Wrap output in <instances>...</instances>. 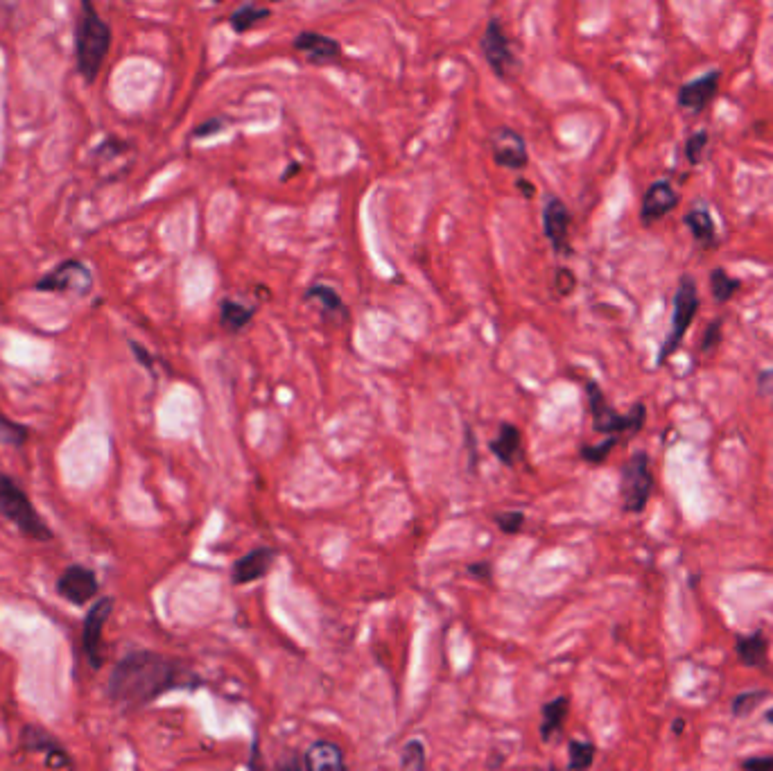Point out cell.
Wrapping results in <instances>:
<instances>
[{"label": "cell", "instance_id": "6da1fadb", "mask_svg": "<svg viewBox=\"0 0 773 771\" xmlns=\"http://www.w3.org/2000/svg\"><path fill=\"white\" fill-rule=\"evenodd\" d=\"M184 686V670L172 658L156 652H132L116 663L107 695L125 708L152 704L172 688Z\"/></svg>", "mask_w": 773, "mask_h": 771}, {"label": "cell", "instance_id": "7a4b0ae2", "mask_svg": "<svg viewBox=\"0 0 773 771\" xmlns=\"http://www.w3.org/2000/svg\"><path fill=\"white\" fill-rule=\"evenodd\" d=\"M111 48V28L100 19L93 3L84 0L80 5V19L75 25V59L82 77L89 84L98 80L104 59Z\"/></svg>", "mask_w": 773, "mask_h": 771}, {"label": "cell", "instance_id": "3957f363", "mask_svg": "<svg viewBox=\"0 0 773 771\" xmlns=\"http://www.w3.org/2000/svg\"><path fill=\"white\" fill-rule=\"evenodd\" d=\"M0 516L28 539L43 543L52 539V530L34 509L28 493L3 471H0Z\"/></svg>", "mask_w": 773, "mask_h": 771}, {"label": "cell", "instance_id": "277c9868", "mask_svg": "<svg viewBox=\"0 0 773 771\" xmlns=\"http://www.w3.org/2000/svg\"><path fill=\"white\" fill-rule=\"evenodd\" d=\"M586 394L590 405V417H593V428L595 432H599V435L618 437L622 432L636 435V432H640L642 426H645L647 421L645 403H636L627 414H620L615 407H611L609 401H606L602 387L593 383V380H588L586 383Z\"/></svg>", "mask_w": 773, "mask_h": 771}, {"label": "cell", "instance_id": "5b68a950", "mask_svg": "<svg viewBox=\"0 0 773 771\" xmlns=\"http://www.w3.org/2000/svg\"><path fill=\"white\" fill-rule=\"evenodd\" d=\"M699 306H701V297H699L697 281H694L690 274H683L681 281H679V288H676V294H674L672 326H670V331H667L665 342L658 351L656 367H663L665 362L672 358L674 351L679 349L685 333L690 331L694 317H697V313H699Z\"/></svg>", "mask_w": 773, "mask_h": 771}, {"label": "cell", "instance_id": "8992f818", "mask_svg": "<svg viewBox=\"0 0 773 771\" xmlns=\"http://www.w3.org/2000/svg\"><path fill=\"white\" fill-rule=\"evenodd\" d=\"M651 491H654V473L647 453H633L622 466L620 496L622 507L629 514H642L647 509Z\"/></svg>", "mask_w": 773, "mask_h": 771}, {"label": "cell", "instance_id": "52a82bcc", "mask_svg": "<svg viewBox=\"0 0 773 771\" xmlns=\"http://www.w3.org/2000/svg\"><path fill=\"white\" fill-rule=\"evenodd\" d=\"M91 272L89 267L80 261H64L62 265H57L55 270L43 274L41 279L34 283V290L37 292H68V290H77V292H91Z\"/></svg>", "mask_w": 773, "mask_h": 771}, {"label": "cell", "instance_id": "ba28073f", "mask_svg": "<svg viewBox=\"0 0 773 771\" xmlns=\"http://www.w3.org/2000/svg\"><path fill=\"white\" fill-rule=\"evenodd\" d=\"M111 611H114V600H111V597H102V600H98L91 606L89 615H86L84 620L82 643H84L86 658H89V665L93 670H100L104 663L102 631H104V625H107Z\"/></svg>", "mask_w": 773, "mask_h": 771}, {"label": "cell", "instance_id": "9c48e42d", "mask_svg": "<svg viewBox=\"0 0 773 771\" xmlns=\"http://www.w3.org/2000/svg\"><path fill=\"white\" fill-rule=\"evenodd\" d=\"M98 577L86 566H68L57 579V593L75 606L89 604L98 595Z\"/></svg>", "mask_w": 773, "mask_h": 771}, {"label": "cell", "instance_id": "30bf717a", "mask_svg": "<svg viewBox=\"0 0 773 771\" xmlns=\"http://www.w3.org/2000/svg\"><path fill=\"white\" fill-rule=\"evenodd\" d=\"M719 82H722V71L712 68L706 75L697 77L688 84H683L679 89V107L683 111H690L692 116H699L703 109H706L715 95L719 91Z\"/></svg>", "mask_w": 773, "mask_h": 771}, {"label": "cell", "instance_id": "8fae6325", "mask_svg": "<svg viewBox=\"0 0 773 771\" xmlns=\"http://www.w3.org/2000/svg\"><path fill=\"white\" fill-rule=\"evenodd\" d=\"M491 152L495 163L509 170H523L529 161L523 136L509 127L495 129V134L491 136Z\"/></svg>", "mask_w": 773, "mask_h": 771}, {"label": "cell", "instance_id": "7c38bea8", "mask_svg": "<svg viewBox=\"0 0 773 771\" xmlns=\"http://www.w3.org/2000/svg\"><path fill=\"white\" fill-rule=\"evenodd\" d=\"M482 53L495 75L507 77L511 66H514V55H511V43L498 19H491L489 25H486V32L482 37Z\"/></svg>", "mask_w": 773, "mask_h": 771}, {"label": "cell", "instance_id": "4fadbf2b", "mask_svg": "<svg viewBox=\"0 0 773 771\" xmlns=\"http://www.w3.org/2000/svg\"><path fill=\"white\" fill-rule=\"evenodd\" d=\"M681 197L676 193L670 179H658L647 188L645 199L640 206V218L645 224H654L663 220L665 215H670L676 206H679Z\"/></svg>", "mask_w": 773, "mask_h": 771}, {"label": "cell", "instance_id": "5bb4252c", "mask_svg": "<svg viewBox=\"0 0 773 771\" xmlns=\"http://www.w3.org/2000/svg\"><path fill=\"white\" fill-rule=\"evenodd\" d=\"M543 229L557 254H563V256L570 254V242H568L570 213L559 197H547L545 209H543Z\"/></svg>", "mask_w": 773, "mask_h": 771}, {"label": "cell", "instance_id": "9a60e30c", "mask_svg": "<svg viewBox=\"0 0 773 771\" xmlns=\"http://www.w3.org/2000/svg\"><path fill=\"white\" fill-rule=\"evenodd\" d=\"M276 563V552L272 548H256L251 550L245 557H240L236 563H233L231 570V579L233 584H251L258 582L269 575V570Z\"/></svg>", "mask_w": 773, "mask_h": 771}, {"label": "cell", "instance_id": "2e32d148", "mask_svg": "<svg viewBox=\"0 0 773 771\" xmlns=\"http://www.w3.org/2000/svg\"><path fill=\"white\" fill-rule=\"evenodd\" d=\"M294 48L299 50V53L306 55L312 64H330V62H337L342 55V48L340 43H337L335 39L326 37V34H319V32H301L297 39H294Z\"/></svg>", "mask_w": 773, "mask_h": 771}, {"label": "cell", "instance_id": "e0dca14e", "mask_svg": "<svg viewBox=\"0 0 773 771\" xmlns=\"http://www.w3.org/2000/svg\"><path fill=\"white\" fill-rule=\"evenodd\" d=\"M21 744L28 751L46 753L52 765H68V762H71L66 749L59 744L55 735L48 733L46 729H41V726H25L21 733Z\"/></svg>", "mask_w": 773, "mask_h": 771}, {"label": "cell", "instance_id": "ac0fdd59", "mask_svg": "<svg viewBox=\"0 0 773 771\" xmlns=\"http://www.w3.org/2000/svg\"><path fill=\"white\" fill-rule=\"evenodd\" d=\"M683 222H685V227L690 229L694 240H697L703 249L717 245V224H715V218H712L708 206H703V204L692 206V209L685 213Z\"/></svg>", "mask_w": 773, "mask_h": 771}, {"label": "cell", "instance_id": "d6986e66", "mask_svg": "<svg viewBox=\"0 0 773 771\" xmlns=\"http://www.w3.org/2000/svg\"><path fill=\"white\" fill-rule=\"evenodd\" d=\"M306 771H346L342 749L326 740L315 742L306 751Z\"/></svg>", "mask_w": 773, "mask_h": 771}, {"label": "cell", "instance_id": "ffe728a7", "mask_svg": "<svg viewBox=\"0 0 773 771\" xmlns=\"http://www.w3.org/2000/svg\"><path fill=\"white\" fill-rule=\"evenodd\" d=\"M520 448H523L520 430L516 426H511V423H502L498 437L491 441V453L505 466H514L520 455Z\"/></svg>", "mask_w": 773, "mask_h": 771}, {"label": "cell", "instance_id": "44dd1931", "mask_svg": "<svg viewBox=\"0 0 773 771\" xmlns=\"http://www.w3.org/2000/svg\"><path fill=\"white\" fill-rule=\"evenodd\" d=\"M767 649L769 645L762 631L735 640V652L744 667H764V663H767Z\"/></svg>", "mask_w": 773, "mask_h": 771}, {"label": "cell", "instance_id": "7402d4cb", "mask_svg": "<svg viewBox=\"0 0 773 771\" xmlns=\"http://www.w3.org/2000/svg\"><path fill=\"white\" fill-rule=\"evenodd\" d=\"M256 315V308L242 306V303L233 301V299H224L220 303V322L222 328H227L229 333H240L251 319Z\"/></svg>", "mask_w": 773, "mask_h": 771}, {"label": "cell", "instance_id": "603a6c76", "mask_svg": "<svg viewBox=\"0 0 773 771\" xmlns=\"http://www.w3.org/2000/svg\"><path fill=\"white\" fill-rule=\"evenodd\" d=\"M568 710H570L568 697H557V699L547 701V704L543 706V724H541L543 740H550L554 733H559L563 729V724H566V717H568Z\"/></svg>", "mask_w": 773, "mask_h": 771}, {"label": "cell", "instance_id": "cb8c5ba5", "mask_svg": "<svg viewBox=\"0 0 773 771\" xmlns=\"http://www.w3.org/2000/svg\"><path fill=\"white\" fill-rule=\"evenodd\" d=\"M742 283L740 279H733L731 274H728L724 267H715V270L710 272V292H712V299H715L717 303H728L731 301L737 292H740Z\"/></svg>", "mask_w": 773, "mask_h": 771}, {"label": "cell", "instance_id": "d4e9b609", "mask_svg": "<svg viewBox=\"0 0 773 771\" xmlns=\"http://www.w3.org/2000/svg\"><path fill=\"white\" fill-rule=\"evenodd\" d=\"M306 297L321 301V306H324V313L330 315L333 319L335 317H342V319L349 317V310H346L342 297L333 288H326V285H312V288L306 292Z\"/></svg>", "mask_w": 773, "mask_h": 771}, {"label": "cell", "instance_id": "484cf974", "mask_svg": "<svg viewBox=\"0 0 773 771\" xmlns=\"http://www.w3.org/2000/svg\"><path fill=\"white\" fill-rule=\"evenodd\" d=\"M267 16H269L267 7H260V5H254V3H247V5H242L240 10H236V12L231 14L229 23H231V28L236 30V32H247V30L254 28L256 23H260L263 19H267Z\"/></svg>", "mask_w": 773, "mask_h": 771}, {"label": "cell", "instance_id": "4316f807", "mask_svg": "<svg viewBox=\"0 0 773 771\" xmlns=\"http://www.w3.org/2000/svg\"><path fill=\"white\" fill-rule=\"evenodd\" d=\"M595 744L584 740H570L568 744V767L572 771H586L595 762Z\"/></svg>", "mask_w": 773, "mask_h": 771}, {"label": "cell", "instance_id": "83f0119b", "mask_svg": "<svg viewBox=\"0 0 773 771\" xmlns=\"http://www.w3.org/2000/svg\"><path fill=\"white\" fill-rule=\"evenodd\" d=\"M401 765L405 771H425V744L421 740L405 742L401 753Z\"/></svg>", "mask_w": 773, "mask_h": 771}, {"label": "cell", "instance_id": "f1b7e54d", "mask_svg": "<svg viewBox=\"0 0 773 771\" xmlns=\"http://www.w3.org/2000/svg\"><path fill=\"white\" fill-rule=\"evenodd\" d=\"M706 145H708L706 129H699V132H692L688 138H685V159H688L690 166H699L703 159V152H706Z\"/></svg>", "mask_w": 773, "mask_h": 771}, {"label": "cell", "instance_id": "f546056e", "mask_svg": "<svg viewBox=\"0 0 773 771\" xmlns=\"http://www.w3.org/2000/svg\"><path fill=\"white\" fill-rule=\"evenodd\" d=\"M618 437H606L602 444H595V446H584L581 448V457L586 459V462L590 464H602L606 457L611 455V450L618 446Z\"/></svg>", "mask_w": 773, "mask_h": 771}, {"label": "cell", "instance_id": "4dcf8cb0", "mask_svg": "<svg viewBox=\"0 0 773 771\" xmlns=\"http://www.w3.org/2000/svg\"><path fill=\"white\" fill-rule=\"evenodd\" d=\"M764 697H767V692H742V695H737L733 699V715L735 717L751 715Z\"/></svg>", "mask_w": 773, "mask_h": 771}, {"label": "cell", "instance_id": "1f68e13d", "mask_svg": "<svg viewBox=\"0 0 773 771\" xmlns=\"http://www.w3.org/2000/svg\"><path fill=\"white\" fill-rule=\"evenodd\" d=\"M722 337H724V322L722 319H712V322L706 326V331H703L701 351L712 353L719 344H722Z\"/></svg>", "mask_w": 773, "mask_h": 771}, {"label": "cell", "instance_id": "d6a6232c", "mask_svg": "<svg viewBox=\"0 0 773 771\" xmlns=\"http://www.w3.org/2000/svg\"><path fill=\"white\" fill-rule=\"evenodd\" d=\"M493 521L505 534H518L525 525V514L523 511H505V514H495Z\"/></svg>", "mask_w": 773, "mask_h": 771}, {"label": "cell", "instance_id": "836d02e7", "mask_svg": "<svg viewBox=\"0 0 773 771\" xmlns=\"http://www.w3.org/2000/svg\"><path fill=\"white\" fill-rule=\"evenodd\" d=\"M744 771H773V756H753L742 762Z\"/></svg>", "mask_w": 773, "mask_h": 771}, {"label": "cell", "instance_id": "e575fe53", "mask_svg": "<svg viewBox=\"0 0 773 771\" xmlns=\"http://www.w3.org/2000/svg\"><path fill=\"white\" fill-rule=\"evenodd\" d=\"M222 129H224V118H213V120H206V123L199 125L195 132H193V136L195 138H204V136H211V134L222 132Z\"/></svg>", "mask_w": 773, "mask_h": 771}, {"label": "cell", "instance_id": "d590c367", "mask_svg": "<svg viewBox=\"0 0 773 771\" xmlns=\"http://www.w3.org/2000/svg\"><path fill=\"white\" fill-rule=\"evenodd\" d=\"M468 575H471V577H477V579H482V582H491V577H493L491 563H489V561L471 563V566H468Z\"/></svg>", "mask_w": 773, "mask_h": 771}, {"label": "cell", "instance_id": "8d00e7d4", "mask_svg": "<svg viewBox=\"0 0 773 771\" xmlns=\"http://www.w3.org/2000/svg\"><path fill=\"white\" fill-rule=\"evenodd\" d=\"M129 346H132V351H134V355L138 358V362H141L145 369L152 371L154 369V358L150 355V351H147L145 346H141L138 342H129Z\"/></svg>", "mask_w": 773, "mask_h": 771}, {"label": "cell", "instance_id": "74e56055", "mask_svg": "<svg viewBox=\"0 0 773 771\" xmlns=\"http://www.w3.org/2000/svg\"><path fill=\"white\" fill-rule=\"evenodd\" d=\"M276 771H303V769L299 767V760L297 758H290V760H285L283 765L276 767Z\"/></svg>", "mask_w": 773, "mask_h": 771}, {"label": "cell", "instance_id": "f35d334b", "mask_svg": "<svg viewBox=\"0 0 773 771\" xmlns=\"http://www.w3.org/2000/svg\"><path fill=\"white\" fill-rule=\"evenodd\" d=\"M764 719H767L769 724H773V708H771V710H767V715H764Z\"/></svg>", "mask_w": 773, "mask_h": 771}]
</instances>
